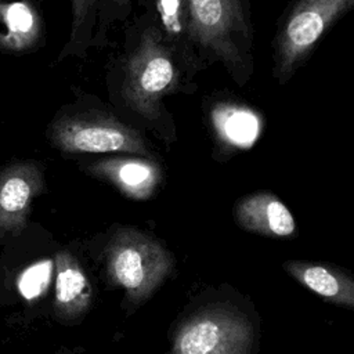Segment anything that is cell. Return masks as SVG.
<instances>
[{"label":"cell","mask_w":354,"mask_h":354,"mask_svg":"<svg viewBox=\"0 0 354 354\" xmlns=\"http://www.w3.org/2000/svg\"><path fill=\"white\" fill-rule=\"evenodd\" d=\"M105 84L119 116L165 134L171 126L165 100L196 90L195 76L165 40L148 10L126 29L119 54L108 64Z\"/></svg>","instance_id":"cell-1"},{"label":"cell","mask_w":354,"mask_h":354,"mask_svg":"<svg viewBox=\"0 0 354 354\" xmlns=\"http://www.w3.org/2000/svg\"><path fill=\"white\" fill-rule=\"evenodd\" d=\"M191 40L202 69L220 65L239 87L253 77L254 26L249 0H185Z\"/></svg>","instance_id":"cell-2"},{"label":"cell","mask_w":354,"mask_h":354,"mask_svg":"<svg viewBox=\"0 0 354 354\" xmlns=\"http://www.w3.org/2000/svg\"><path fill=\"white\" fill-rule=\"evenodd\" d=\"M79 94L48 124L47 136L53 147L65 153L119 152L152 158L140 129L123 120L97 97Z\"/></svg>","instance_id":"cell-3"},{"label":"cell","mask_w":354,"mask_h":354,"mask_svg":"<svg viewBox=\"0 0 354 354\" xmlns=\"http://www.w3.org/2000/svg\"><path fill=\"white\" fill-rule=\"evenodd\" d=\"M354 6V0H292L272 40V77L288 83L322 37Z\"/></svg>","instance_id":"cell-4"},{"label":"cell","mask_w":354,"mask_h":354,"mask_svg":"<svg viewBox=\"0 0 354 354\" xmlns=\"http://www.w3.org/2000/svg\"><path fill=\"white\" fill-rule=\"evenodd\" d=\"M106 274L124 289L130 303L140 304L169 275L173 259L153 238L134 228H119L105 249Z\"/></svg>","instance_id":"cell-5"},{"label":"cell","mask_w":354,"mask_h":354,"mask_svg":"<svg viewBox=\"0 0 354 354\" xmlns=\"http://www.w3.org/2000/svg\"><path fill=\"white\" fill-rule=\"evenodd\" d=\"M253 330L239 313L216 308L188 319L167 354H250Z\"/></svg>","instance_id":"cell-6"},{"label":"cell","mask_w":354,"mask_h":354,"mask_svg":"<svg viewBox=\"0 0 354 354\" xmlns=\"http://www.w3.org/2000/svg\"><path fill=\"white\" fill-rule=\"evenodd\" d=\"M43 173L33 160L0 169V235L18 236L28 224L33 199L43 191Z\"/></svg>","instance_id":"cell-7"},{"label":"cell","mask_w":354,"mask_h":354,"mask_svg":"<svg viewBox=\"0 0 354 354\" xmlns=\"http://www.w3.org/2000/svg\"><path fill=\"white\" fill-rule=\"evenodd\" d=\"M88 173L115 185L124 196L145 201L155 192L162 171L152 158L111 156L88 166Z\"/></svg>","instance_id":"cell-8"},{"label":"cell","mask_w":354,"mask_h":354,"mask_svg":"<svg viewBox=\"0 0 354 354\" xmlns=\"http://www.w3.org/2000/svg\"><path fill=\"white\" fill-rule=\"evenodd\" d=\"M0 53L28 54L44 41V22L35 0H0Z\"/></svg>","instance_id":"cell-9"},{"label":"cell","mask_w":354,"mask_h":354,"mask_svg":"<svg viewBox=\"0 0 354 354\" xmlns=\"http://www.w3.org/2000/svg\"><path fill=\"white\" fill-rule=\"evenodd\" d=\"M241 228L268 236H292L296 224L289 209L271 192H257L241 199L235 209Z\"/></svg>","instance_id":"cell-10"},{"label":"cell","mask_w":354,"mask_h":354,"mask_svg":"<svg viewBox=\"0 0 354 354\" xmlns=\"http://www.w3.org/2000/svg\"><path fill=\"white\" fill-rule=\"evenodd\" d=\"M55 263L54 311L58 317L73 319L83 315L91 303V285L76 257L59 250Z\"/></svg>","instance_id":"cell-11"},{"label":"cell","mask_w":354,"mask_h":354,"mask_svg":"<svg viewBox=\"0 0 354 354\" xmlns=\"http://www.w3.org/2000/svg\"><path fill=\"white\" fill-rule=\"evenodd\" d=\"M147 10L188 72L196 76L203 71L191 40L185 0H148Z\"/></svg>","instance_id":"cell-12"},{"label":"cell","mask_w":354,"mask_h":354,"mask_svg":"<svg viewBox=\"0 0 354 354\" xmlns=\"http://www.w3.org/2000/svg\"><path fill=\"white\" fill-rule=\"evenodd\" d=\"M285 271L300 285L336 306L354 307V281L348 274L321 263L286 261Z\"/></svg>","instance_id":"cell-13"},{"label":"cell","mask_w":354,"mask_h":354,"mask_svg":"<svg viewBox=\"0 0 354 354\" xmlns=\"http://www.w3.org/2000/svg\"><path fill=\"white\" fill-rule=\"evenodd\" d=\"M210 120L217 138L232 148L250 147L263 124L253 109L234 101L216 102L210 111Z\"/></svg>","instance_id":"cell-14"},{"label":"cell","mask_w":354,"mask_h":354,"mask_svg":"<svg viewBox=\"0 0 354 354\" xmlns=\"http://www.w3.org/2000/svg\"><path fill=\"white\" fill-rule=\"evenodd\" d=\"M97 0H71L69 36L58 54V61L84 58L94 46Z\"/></svg>","instance_id":"cell-15"},{"label":"cell","mask_w":354,"mask_h":354,"mask_svg":"<svg viewBox=\"0 0 354 354\" xmlns=\"http://www.w3.org/2000/svg\"><path fill=\"white\" fill-rule=\"evenodd\" d=\"M136 0H97V22L94 33V46L100 44L115 22L124 21L130 14Z\"/></svg>","instance_id":"cell-16"},{"label":"cell","mask_w":354,"mask_h":354,"mask_svg":"<svg viewBox=\"0 0 354 354\" xmlns=\"http://www.w3.org/2000/svg\"><path fill=\"white\" fill-rule=\"evenodd\" d=\"M51 277V263L39 261L28 267L18 278L19 293L26 300L39 297L47 288Z\"/></svg>","instance_id":"cell-17"}]
</instances>
